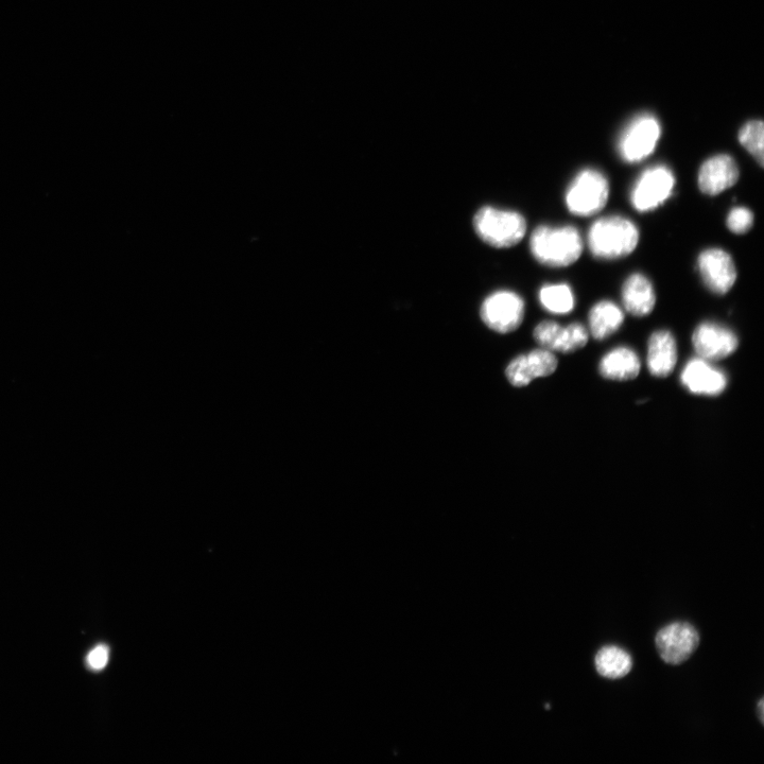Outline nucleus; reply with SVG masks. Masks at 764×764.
I'll return each mask as SVG.
<instances>
[{
    "mask_svg": "<svg viewBox=\"0 0 764 764\" xmlns=\"http://www.w3.org/2000/svg\"><path fill=\"white\" fill-rule=\"evenodd\" d=\"M655 646L664 663L679 666L698 650L700 634L688 622H673L657 632Z\"/></svg>",
    "mask_w": 764,
    "mask_h": 764,
    "instance_id": "6e6552de",
    "label": "nucleus"
},
{
    "mask_svg": "<svg viewBox=\"0 0 764 764\" xmlns=\"http://www.w3.org/2000/svg\"><path fill=\"white\" fill-rule=\"evenodd\" d=\"M526 304L511 290H498L485 298L480 307V318L486 327L498 334H510L523 324Z\"/></svg>",
    "mask_w": 764,
    "mask_h": 764,
    "instance_id": "39448f33",
    "label": "nucleus"
},
{
    "mask_svg": "<svg viewBox=\"0 0 764 764\" xmlns=\"http://www.w3.org/2000/svg\"><path fill=\"white\" fill-rule=\"evenodd\" d=\"M661 134V125L654 116L650 114L637 116L619 138L620 158L628 164L645 161L654 152Z\"/></svg>",
    "mask_w": 764,
    "mask_h": 764,
    "instance_id": "0eeeda50",
    "label": "nucleus"
},
{
    "mask_svg": "<svg viewBox=\"0 0 764 764\" xmlns=\"http://www.w3.org/2000/svg\"><path fill=\"white\" fill-rule=\"evenodd\" d=\"M473 227L479 239L494 249H510L525 238L526 218L512 210L486 205L476 212Z\"/></svg>",
    "mask_w": 764,
    "mask_h": 764,
    "instance_id": "7ed1b4c3",
    "label": "nucleus"
},
{
    "mask_svg": "<svg viewBox=\"0 0 764 764\" xmlns=\"http://www.w3.org/2000/svg\"><path fill=\"white\" fill-rule=\"evenodd\" d=\"M610 182L604 173L585 168L573 178L565 194L568 211L575 216H595L604 210L610 198Z\"/></svg>",
    "mask_w": 764,
    "mask_h": 764,
    "instance_id": "20e7f679",
    "label": "nucleus"
},
{
    "mask_svg": "<svg viewBox=\"0 0 764 764\" xmlns=\"http://www.w3.org/2000/svg\"><path fill=\"white\" fill-rule=\"evenodd\" d=\"M621 295L625 310L634 317H647L655 308V289L645 274H631L623 283Z\"/></svg>",
    "mask_w": 764,
    "mask_h": 764,
    "instance_id": "2eb2a0df",
    "label": "nucleus"
},
{
    "mask_svg": "<svg viewBox=\"0 0 764 764\" xmlns=\"http://www.w3.org/2000/svg\"><path fill=\"white\" fill-rule=\"evenodd\" d=\"M533 337L542 349L552 353L572 354L588 343L589 332L579 322L562 326L557 322L543 321L535 327Z\"/></svg>",
    "mask_w": 764,
    "mask_h": 764,
    "instance_id": "9d476101",
    "label": "nucleus"
},
{
    "mask_svg": "<svg viewBox=\"0 0 764 764\" xmlns=\"http://www.w3.org/2000/svg\"><path fill=\"white\" fill-rule=\"evenodd\" d=\"M584 242L579 230L571 225L543 224L530 236V252L538 264L566 268L578 262Z\"/></svg>",
    "mask_w": 764,
    "mask_h": 764,
    "instance_id": "f257e3e1",
    "label": "nucleus"
},
{
    "mask_svg": "<svg viewBox=\"0 0 764 764\" xmlns=\"http://www.w3.org/2000/svg\"><path fill=\"white\" fill-rule=\"evenodd\" d=\"M542 307L553 315H567L575 308V294L567 284H548L538 292Z\"/></svg>",
    "mask_w": 764,
    "mask_h": 764,
    "instance_id": "aec40b11",
    "label": "nucleus"
},
{
    "mask_svg": "<svg viewBox=\"0 0 764 764\" xmlns=\"http://www.w3.org/2000/svg\"><path fill=\"white\" fill-rule=\"evenodd\" d=\"M755 217L748 207L738 206L728 213L727 229L736 235L749 233L754 227Z\"/></svg>",
    "mask_w": 764,
    "mask_h": 764,
    "instance_id": "4be33fe9",
    "label": "nucleus"
},
{
    "mask_svg": "<svg viewBox=\"0 0 764 764\" xmlns=\"http://www.w3.org/2000/svg\"><path fill=\"white\" fill-rule=\"evenodd\" d=\"M739 142L763 168L764 166V127L761 120H751L739 132Z\"/></svg>",
    "mask_w": 764,
    "mask_h": 764,
    "instance_id": "412c9836",
    "label": "nucleus"
},
{
    "mask_svg": "<svg viewBox=\"0 0 764 764\" xmlns=\"http://www.w3.org/2000/svg\"><path fill=\"white\" fill-rule=\"evenodd\" d=\"M641 362L630 347L620 346L607 353L599 364L602 377L615 381H629L638 377Z\"/></svg>",
    "mask_w": 764,
    "mask_h": 764,
    "instance_id": "f3484780",
    "label": "nucleus"
},
{
    "mask_svg": "<svg viewBox=\"0 0 764 764\" xmlns=\"http://www.w3.org/2000/svg\"><path fill=\"white\" fill-rule=\"evenodd\" d=\"M598 674L607 680H620L627 676L633 668V658L625 650L616 646L600 649L595 657Z\"/></svg>",
    "mask_w": 764,
    "mask_h": 764,
    "instance_id": "6ab92c4d",
    "label": "nucleus"
},
{
    "mask_svg": "<svg viewBox=\"0 0 764 764\" xmlns=\"http://www.w3.org/2000/svg\"><path fill=\"white\" fill-rule=\"evenodd\" d=\"M109 659L110 649L106 645H99L86 656V665L93 671H101L107 667Z\"/></svg>",
    "mask_w": 764,
    "mask_h": 764,
    "instance_id": "5701e85b",
    "label": "nucleus"
},
{
    "mask_svg": "<svg viewBox=\"0 0 764 764\" xmlns=\"http://www.w3.org/2000/svg\"><path fill=\"white\" fill-rule=\"evenodd\" d=\"M692 344L700 358L714 362L733 355L738 349L739 339L732 329L724 325L703 322L694 331Z\"/></svg>",
    "mask_w": 764,
    "mask_h": 764,
    "instance_id": "9b49d317",
    "label": "nucleus"
},
{
    "mask_svg": "<svg viewBox=\"0 0 764 764\" xmlns=\"http://www.w3.org/2000/svg\"><path fill=\"white\" fill-rule=\"evenodd\" d=\"M558 364V358L541 347L513 359L506 370V376L513 387L524 388L536 378L552 375L557 371Z\"/></svg>",
    "mask_w": 764,
    "mask_h": 764,
    "instance_id": "ddd939ff",
    "label": "nucleus"
},
{
    "mask_svg": "<svg viewBox=\"0 0 764 764\" xmlns=\"http://www.w3.org/2000/svg\"><path fill=\"white\" fill-rule=\"evenodd\" d=\"M623 322L624 312L612 301H601L589 311V333L599 341L606 340L618 332Z\"/></svg>",
    "mask_w": 764,
    "mask_h": 764,
    "instance_id": "a211bd4d",
    "label": "nucleus"
},
{
    "mask_svg": "<svg viewBox=\"0 0 764 764\" xmlns=\"http://www.w3.org/2000/svg\"><path fill=\"white\" fill-rule=\"evenodd\" d=\"M648 369L651 375L666 378L671 375L677 363V344L669 331L653 333L648 342Z\"/></svg>",
    "mask_w": 764,
    "mask_h": 764,
    "instance_id": "dca6fc26",
    "label": "nucleus"
},
{
    "mask_svg": "<svg viewBox=\"0 0 764 764\" xmlns=\"http://www.w3.org/2000/svg\"><path fill=\"white\" fill-rule=\"evenodd\" d=\"M675 176L666 165H655L641 173L631 190V204L639 213H649L664 205L672 196Z\"/></svg>",
    "mask_w": 764,
    "mask_h": 764,
    "instance_id": "423d86ee",
    "label": "nucleus"
},
{
    "mask_svg": "<svg viewBox=\"0 0 764 764\" xmlns=\"http://www.w3.org/2000/svg\"><path fill=\"white\" fill-rule=\"evenodd\" d=\"M682 385L692 394L718 396L727 387V377L721 370L700 357L691 359L681 375Z\"/></svg>",
    "mask_w": 764,
    "mask_h": 764,
    "instance_id": "4468645a",
    "label": "nucleus"
},
{
    "mask_svg": "<svg viewBox=\"0 0 764 764\" xmlns=\"http://www.w3.org/2000/svg\"><path fill=\"white\" fill-rule=\"evenodd\" d=\"M763 707H764V705H763V699H761V700L759 701V704H758V710H759V718H760L761 724H763V721H764V720H763Z\"/></svg>",
    "mask_w": 764,
    "mask_h": 764,
    "instance_id": "b1692460",
    "label": "nucleus"
},
{
    "mask_svg": "<svg viewBox=\"0 0 764 764\" xmlns=\"http://www.w3.org/2000/svg\"><path fill=\"white\" fill-rule=\"evenodd\" d=\"M637 225L623 216H607L593 223L587 235V246L594 257L617 260L631 255L638 247Z\"/></svg>",
    "mask_w": 764,
    "mask_h": 764,
    "instance_id": "f03ea898",
    "label": "nucleus"
},
{
    "mask_svg": "<svg viewBox=\"0 0 764 764\" xmlns=\"http://www.w3.org/2000/svg\"><path fill=\"white\" fill-rule=\"evenodd\" d=\"M739 178V166L733 156L717 154L707 159L700 167L698 185L702 194L716 197L734 187Z\"/></svg>",
    "mask_w": 764,
    "mask_h": 764,
    "instance_id": "f8f14e48",
    "label": "nucleus"
},
{
    "mask_svg": "<svg viewBox=\"0 0 764 764\" xmlns=\"http://www.w3.org/2000/svg\"><path fill=\"white\" fill-rule=\"evenodd\" d=\"M698 270L706 288L717 295L727 294L737 282L738 272L733 256L720 248L701 252Z\"/></svg>",
    "mask_w": 764,
    "mask_h": 764,
    "instance_id": "1a4fd4ad",
    "label": "nucleus"
}]
</instances>
